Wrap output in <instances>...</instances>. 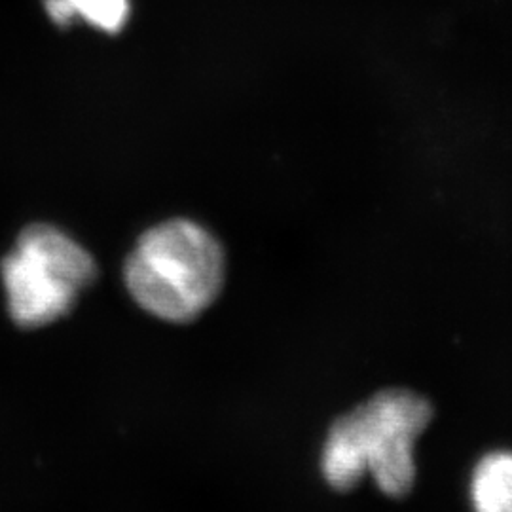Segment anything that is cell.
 Returning <instances> with one entry per match:
<instances>
[{
    "label": "cell",
    "instance_id": "cell-1",
    "mask_svg": "<svg viewBox=\"0 0 512 512\" xmlns=\"http://www.w3.org/2000/svg\"><path fill=\"white\" fill-rule=\"evenodd\" d=\"M431 420V403L418 393L403 387L378 391L330 425L321 458L327 484L349 492L370 475L387 497L410 494L416 444Z\"/></svg>",
    "mask_w": 512,
    "mask_h": 512
},
{
    "label": "cell",
    "instance_id": "cell-2",
    "mask_svg": "<svg viewBox=\"0 0 512 512\" xmlns=\"http://www.w3.org/2000/svg\"><path fill=\"white\" fill-rule=\"evenodd\" d=\"M124 279L139 308L167 323H192L219 298L226 256L202 224L165 220L139 238Z\"/></svg>",
    "mask_w": 512,
    "mask_h": 512
},
{
    "label": "cell",
    "instance_id": "cell-3",
    "mask_svg": "<svg viewBox=\"0 0 512 512\" xmlns=\"http://www.w3.org/2000/svg\"><path fill=\"white\" fill-rule=\"evenodd\" d=\"M12 321L40 329L74 310L97 279L93 256L52 224H31L0 266Z\"/></svg>",
    "mask_w": 512,
    "mask_h": 512
},
{
    "label": "cell",
    "instance_id": "cell-4",
    "mask_svg": "<svg viewBox=\"0 0 512 512\" xmlns=\"http://www.w3.org/2000/svg\"><path fill=\"white\" fill-rule=\"evenodd\" d=\"M469 499L475 512H512V450H494L476 461Z\"/></svg>",
    "mask_w": 512,
    "mask_h": 512
},
{
    "label": "cell",
    "instance_id": "cell-5",
    "mask_svg": "<svg viewBox=\"0 0 512 512\" xmlns=\"http://www.w3.org/2000/svg\"><path fill=\"white\" fill-rule=\"evenodd\" d=\"M50 19L67 27L76 19H84L103 33H120L128 23L129 0H44Z\"/></svg>",
    "mask_w": 512,
    "mask_h": 512
}]
</instances>
